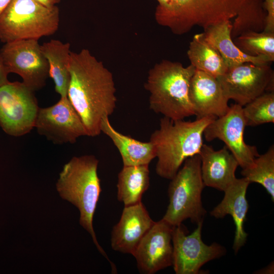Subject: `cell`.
Returning a JSON list of instances; mask_svg holds the SVG:
<instances>
[{
  "instance_id": "cell-1",
  "label": "cell",
  "mask_w": 274,
  "mask_h": 274,
  "mask_svg": "<svg viewBox=\"0 0 274 274\" xmlns=\"http://www.w3.org/2000/svg\"><path fill=\"white\" fill-rule=\"evenodd\" d=\"M68 70L67 97L80 117L87 136H96L101 133L102 119L116 108L113 74L87 49L71 51Z\"/></svg>"
},
{
  "instance_id": "cell-2",
  "label": "cell",
  "mask_w": 274,
  "mask_h": 274,
  "mask_svg": "<svg viewBox=\"0 0 274 274\" xmlns=\"http://www.w3.org/2000/svg\"><path fill=\"white\" fill-rule=\"evenodd\" d=\"M216 118L207 117L186 121L162 117L159 128L150 138L157 158L156 174L171 180L186 159L198 154L203 145L204 130Z\"/></svg>"
},
{
  "instance_id": "cell-3",
  "label": "cell",
  "mask_w": 274,
  "mask_h": 274,
  "mask_svg": "<svg viewBox=\"0 0 274 274\" xmlns=\"http://www.w3.org/2000/svg\"><path fill=\"white\" fill-rule=\"evenodd\" d=\"M98 160L93 155L73 157L65 164L59 174L56 189L62 199L75 205L79 210L80 224L91 235L98 251L109 262L112 271H117L97 241L93 219L101 191L97 175Z\"/></svg>"
},
{
  "instance_id": "cell-4",
  "label": "cell",
  "mask_w": 274,
  "mask_h": 274,
  "mask_svg": "<svg viewBox=\"0 0 274 274\" xmlns=\"http://www.w3.org/2000/svg\"><path fill=\"white\" fill-rule=\"evenodd\" d=\"M195 71L190 64L164 59L148 72L145 88L149 92V108L172 120L194 115L189 98L191 79Z\"/></svg>"
},
{
  "instance_id": "cell-5",
  "label": "cell",
  "mask_w": 274,
  "mask_h": 274,
  "mask_svg": "<svg viewBox=\"0 0 274 274\" xmlns=\"http://www.w3.org/2000/svg\"><path fill=\"white\" fill-rule=\"evenodd\" d=\"M59 9L35 0H12L0 15V41L5 43L37 40L54 34L59 28Z\"/></svg>"
},
{
  "instance_id": "cell-6",
  "label": "cell",
  "mask_w": 274,
  "mask_h": 274,
  "mask_svg": "<svg viewBox=\"0 0 274 274\" xmlns=\"http://www.w3.org/2000/svg\"><path fill=\"white\" fill-rule=\"evenodd\" d=\"M170 180L169 204L162 219L173 226H179L188 219L196 224L203 222L206 211L202 206L201 193L205 186L199 154L186 159Z\"/></svg>"
},
{
  "instance_id": "cell-7",
  "label": "cell",
  "mask_w": 274,
  "mask_h": 274,
  "mask_svg": "<svg viewBox=\"0 0 274 274\" xmlns=\"http://www.w3.org/2000/svg\"><path fill=\"white\" fill-rule=\"evenodd\" d=\"M248 0H172V10L161 26L175 35L196 26L207 27L234 18Z\"/></svg>"
},
{
  "instance_id": "cell-8",
  "label": "cell",
  "mask_w": 274,
  "mask_h": 274,
  "mask_svg": "<svg viewBox=\"0 0 274 274\" xmlns=\"http://www.w3.org/2000/svg\"><path fill=\"white\" fill-rule=\"evenodd\" d=\"M34 92L23 82L0 86V126L6 133L20 136L35 127L40 108Z\"/></svg>"
},
{
  "instance_id": "cell-9",
  "label": "cell",
  "mask_w": 274,
  "mask_h": 274,
  "mask_svg": "<svg viewBox=\"0 0 274 274\" xmlns=\"http://www.w3.org/2000/svg\"><path fill=\"white\" fill-rule=\"evenodd\" d=\"M0 56L8 73H15L33 91L42 88L49 77V66L37 40L5 43Z\"/></svg>"
},
{
  "instance_id": "cell-10",
  "label": "cell",
  "mask_w": 274,
  "mask_h": 274,
  "mask_svg": "<svg viewBox=\"0 0 274 274\" xmlns=\"http://www.w3.org/2000/svg\"><path fill=\"white\" fill-rule=\"evenodd\" d=\"M271 64L243 63L228 67L217 79L228 99L243 107L265 92L273 91Z\"/></svg>"
},
{
  "instance_id": "cell-11",
  "label": "cell",
  "mask_w": 274,
  "mask_h": 274,
  "mask_svg": "<svg viewBox=\"0 0 274 274\" xmlns=\"http://www.w3.org/2000/svg\"><path fill=\"white\" fill-rule=\"evenodd\" d=\"M203 222L187 234L182 224L175 226L173 231L174 269L176 274H198L206 263L219 258L226 253L221 245L204 243L201 238Z\"/></svg>"
},
{
  "instance_id": "cell-12",
  "label": "cell",
  "mask_w": 274,
  "mask_h": 274,
  "mask_svg": "<svg viewBox=\"0 0 274 274\" xmlns=\"http://www.w3.org/2000/svg\"><path fill=\"white\" fill-rule=\"evenodd\" d=\"M242 108L236 103L229 106L224 115L215 119L206 127L203 135L208 142L216 139L223 142L238 165L245 169L251 167L259 154L255 146L245 142L246 124Z\"/></svg>"
},
{
  "instance_id": "cell-13",
  "label": "cell",
  "mask_w": 274,
  "mask_h": 274,
  "mask_svg": "<svg viewBox=\"0 0 274 274\" xmlns=\"http://www.w3.org/2000/svg\"><path fill=\"white\" fill-rule=\"evenodd\" d=\"M35 127L38 133L55 144H73L87 135L82 120L67 97L54 105L39 108Z\"/></svg>"
},
{
  "instance_id": "cell-14",
  "label": "cell",
  "mask_w": 274,
  "mask_h": 274,
  "mask_svg": "<svg viewBox=\"0 0 274 274\" xmlns=\"http://www.w3.org/2000/svg\"><path fill=\"white\" fill-rule=\"evenodd\" d=\"M174 227L162 219L142 238L133 255L140 272L153 274L173 265Z\"/></svg>"
},
{
  "instance_id": "cell-15",
  "label": "cell",
  "mask_w": 274,
  "mask_h": 274,
  "mask_svg": "<svg viewBox=\"0 0 274 274\" xmlns=\"http://www.w3.org/2000/svg\"><path fill=\"white\" fill-rule=\"evenodd\" d=\"M141 202L124 206L119 222L113 228L112 248L133 255L142 238L154 224Z\"/></svg>"
},
{
  "instance_id": "cell-16",
  "label": "cell",
  "mask_w": 274,
  "mask_h": 274,
  "mask_svg": "<svg viewBox=\"0 0 274 274\" xmlns=\"http://www.w3.org/2000/svg\"><path fill=\"white\" fill-rule=\"evenodd\" d=\"M189 98L196 119L218 118L229 110L225 96L218 79L195 70L190 83Z\"/></svg>"
},
{
  "instance_id": "cell-17",
  "label": "cell",
  "mask_w": 274,
  "mask_h": 274,
  "mask_svg": "<svg viewBox=\"0 0 274 274\" xmlns=\"http://www.w3.org/2000/svg\"><path fill=\"white\" fill-rule=\"evenodd\" d=\"M201 158V177L205 186L224 192L236 179L238 163L225 146L215 150L203 144L199 153Z\"/></svg>"
},
{
  "instance_id": "cell-18",
  "label": "cell",
  "mask_w": 274,
  "mask_h": 274,
  "mask_svg": "<svg viewBox=\"0 0 274 274\" xmlns=\"http://www.w3.org/2000/svg\"><path fill=\"white\" fill-rule=\"evenodd\" d=\"M249 184L244 177L236 178L224 192L222 200L210 212L211 216L216 218H223L227 215L232 217L235 226L233 245L235 253L245 245L248 237L244 224L249 209L246 196Z\"/></svg>"
},
{
  "instance_id": "cell-19",
  "label": "cell",
  "mask_w": 274,
  "mask_h": 274,
  "mask_svg": "<svg viewBox=\"0 0 274 274\" xmlns=\"http://www.w3.org/2000/svg\"><path fill=\"white\" fill-rule=\"evenodd\" d=\"M231 20H226L207 27L203 32L205 40L218 51L228 68L245 62H272L266 57L251 56L242 51L231 38Z\"/></svg>"
},
{
  "instance_id": "cell-20",
  "label": "cell",
  "mask_w": 274,
  "mask_h": 274,
  "mask_svg": "<svg viewBox=\"0 0 274 274\" xmlns=\"http://www.w3.org/2000/svg\"><path fill=\"white\" fill-rule=\"evenodd\" d=\"M100 130L117 148L123 165L149 164L156 157V150L151 142H141L118 132L111 125L109 117L102 119Z\"/></svg>"
},
{
  "instance_id": "cell-21",
  "label": "cell",
  "mask_w": 274,
  "mask_h": 274,
  "mask_svg": "<svg viewBox=\"0 0 274 274\" xmlns=\"http://www.w3.org/2000/svg\"><path fill=\"white\" fill-rule=\"evenodd\" d=\"M49 66V77L53 81L55 91L60 97H67L70 82L68 62L70 44L51 40L41 45Z\"/></svg>"
},
{
  "instance_id": "cell-22",
  "label": "cell",
  "mask_w": 274,
  "mask_h": 274,
  "mask_svg": "<svg viewBox=\"0 0 274 274\" xmlns=\"http://www.w3.org/2000/svg\"><path fill=\"white\" fill-rule=\"evenodd\" d=\"M149 186V164L123 165L118 176L117 198L124 206L138 203Z\"/></svg>"
},
{
  "instance_id": "cell-23",
  "label": "cell",
  "mask_w": 274,
  "mask_h": 274,
  "mask_svg": "<svg viewBox=\"0 0 274 274\" xmlns=\"http://www.w3.org/2000/svg\"><path fill=\"white\" fill-rule=\"evenodd\" d=\"M187 56L195 70L218 78L228 66L218 51L204 39L203 33L195 35L190 42Z\"/></svg>"
},
{
  "instance_id": "cell-24",
  "label": "cell",
  "mask_w": 274,
  "mask_h": 274,
  "mask_svg": "<svg viewBox=\"0 0 274 274\" xmlns=\"http://www.w3.org/2000/svg\"><path fill=\"white\" fill-rule=\"evenodd\" d=\"M266 17L263 0H248L232 22L231 38L233 40L247 31H264L266 25Z\"/></svg>"
},
{
  "instance_id": "cell-25",
  "label": "cell",
  "mask_w": 274,
  "mask_h": 274,
  "mask_svg": "<svg viewBox=\"0 0 274 274\" xmlns=\"http://www.w3.org/2000/svg\"><path fill=\"white\" fill-rule=\"evenodd\" d=\"M242 176L250 183L261 184L274 200V147L259 155L249 168L242 169Z\"/></svg>"
},
{
  "instance_id": "cell-26",
  "label": "cell",
  "mask_w": 274,
  "mask_h": 274,
  "mask_svg": "<svg viewBox=\"0 0 274 274\" xmlns=\"http://www.w3.org/2000/svg\"><path fill=\"white\" fill-rule=\"evenodd\" d=\"M244 53L254 56H265L274 60V32L247 31L233 39Z\"/></svg>"
},
{
  "instance_id": "cell-27",
  "label": "cell",
  "mask_w": 274,
  "mask_h": 274,
  "mask_svg": "<svg viewBox=\"0 0 274 274\" xmlns=\"http://www.w3.org/2000/svg\"><path fill=\"white\" fill-rule=\"evenodd\" d=\"M246 126L274 122V91H266L242 108Z\"/></svg>"
},
{
  "instance_id": "cell-28",
  "label": "cell",
  "mask_w": 274,
  "mask_h": 274,
  "mask_svg": "<svg viewBox=\"0 0 274 274\" xmlns=\"http://www.w3.org/2000/svg\"><path fill=\"white\" fill-rule=\"evenodd\" d=\"M158 4L155 12V18L158 24L161 25L172 10V0H157Z\"/></svg>"
},
{
  "instance_id": "cell-29",
  "label": "cell",
  "mask_w": 274,
  "mask_h": 274,
  "mask_svg": "<svg viewBox=\"0 0 274 274\" xmlns=\"http://www.w3.org/2000/svg\"><path fill=\"white\" fill-rule=\"evenodd\" d=\"M263 6L267 13L264 31L274 32V0H263Z\"/></svg>"
},
{
  "instance_id": "cell-30",
  "label": "cell",
  "mask_w": 274,
  "mask_h": 274,
  "mask_svg": "<svg viewBox=\"0 0 274 274\" xmlns=\"http://www.w3.org/2000/svg\"><path fill=\"white\" fill-rule=\"evenodd\" d=\"M8 74L0 56V86L9 82L8 79Z\"/></svg>"
},
{
  "instance_id": "cell-31",
  "label": "cell",
  "mask_w": 274,
  "mask_h": 274,
  "mask_svg": "<svg viewBox=\"0 0 274 274\" xmlns=\"http://www.w3.org/2000/svg\"><path fill=\"white\" fill-rule=\"evenodd\" d=\"M36 2L47 7H52L56 6L61 0H35Z\"/></svg>"
},
{
  "instance_id": "cell-32",
  "label": "cell",
  "mask_w": 274,
  "mask_h": 274,
  "mask_svg": "<svg viewBox=\"0 0 274 274\" xmlns=\"http://www.w3.org/2000/svg\"><path fill=\"white\" fill-rule=\"evenodd\" d=\"M12 0H0V15Z\"/></svg>"
}]
</instances>
